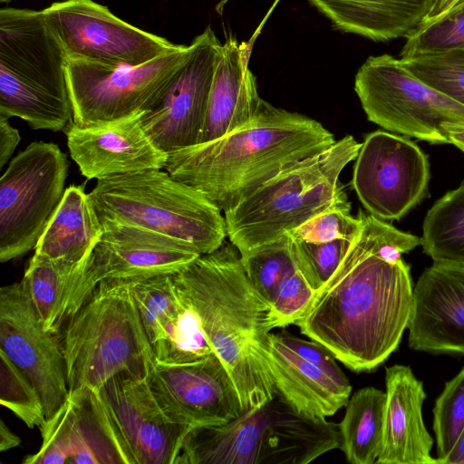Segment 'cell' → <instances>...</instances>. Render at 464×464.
Instances as JSON below:
<instances>
[{"label": "cell", "mask_w": 464, "mask_h": 464, "mask_svg": "<svg viewBox=\"0 0 464 464\" xmlns=\"http://www.w3.org/2000/svg\"><path fill=\"white\" fill-rule=\"evenodd\" d=\"M20 140L18 130L10 124L7 117L0 114V169L10 160Z\"/></svg>", "instance_id": "ab89813d"}, {"label": "cell", "mask_w": 464, "mask_h": 464, "mask_svg": "<svg viewBox=\"0 0 464 464\" xmlns=\"http://www.w3.org/2000/svg\"><path fill=\"white\" fill-rule=\"evenodd\" d=\"M334 142L333 133L317 121L265 101L243 126L169 153L164 169L224 212L278 173Z\"/></svg>", "instance_id": "7a4b0ae2"}, {"label": "cell", "mask_w": 464, "mask_h": 464, "mask_svg": "<svg viewBox=\"0 0 464 464\" xmlns=\"http://www.w3.org/2000/svg\"><path fill=\"white\" fill-rule=\"evenodd\" d=\"M96 392L130 464H175L192 428L162 410L149 376L120 373Z\"/></svg>", "instance_id": "9a60e30c"}, {"label": "cell", "mask_w": 464, "mask_h": 464, "mask_svg": "<svg viewBox=\"0 0 464 464\" xmlns=\"http://www.w3.org/2000/svg\"><path fill=\"white\" fill-rule=\"evenodd\" d=\"M89 194L101 222L128 224L162 234L200 255L218 248L227 237L221 210L165 169L100 179Z\"/></svg>", "instance_id": "ba28073f"}, {"label": "cell", "mask_w": 464, "mask_h": 464, "mask_svg": "<svg viewBox=\"0 0 464 464\" xmlns=\"http://www.w3.org/2000/svg\"><path fill=\"white\" fill-rule=\"evenodd\" d=\"M444 464H464V430Z\"/></svg>", "instance_id": "ee69618b"}, {"label": "cell", "mask_w": 464, "mask_h": 464, "mask_svg": "<svg viewBox=\"0 0 464 464\" xmlns=\"http://www.w3.org/2000/svg\"><path fill=\"white\" fill-rule=\"evenodd\" d=\"M430 168L414 142L384 130L369 133L355 159L353 188L372 216L400 219L426 196Z\"/></svg>", "instance_id": "4fadbf2b"}, {"label": "cell", "mask_w": 464, "mask_h": 464, "mask_svg": "<svg viewBox=\"0 0 464 464\" xmlns=\"http://www.w3.org/2000/svg\"><path fill=\"white\" fill-rule=\"evenodd\" d=\"M362 219L351 214V203L343 200L286 233L291 238L307 242H328L339 238L353 240L361 231Z\"/></svg>", "instance_id": "74e56055"}, {"label": "cell", "mask_w": 464, "mask_h": 464, "mask_svg": "<svg viewBox=\"0 0 464 464\" xmlns=\"http://www.w3.org/2000/svg\"><path fill=\"white\" fill-rule=\"evenodd\" d=\"M362 225L341 264L295 323L349 369L370 372L398 348L413 304L401 256L420 238L360 210Z\"/></svg>", "instance_id": "6da1fadb"}, {"label": "cell", "mask_w": 464, "mask_h": 464, "mask_svg": "<svg viewBox=\"0 0 464 464\" xmlns=\"http://www.w3.org/2000/svg\"><path fill=\"white\" fill-rule=\"evenodd\" d=\"M464 0H434V5L424 20L434 19Z\"/></svg>", "instance_id": "7bdbcfd3"}, {"label": "cell", "mask_w": 464, "mask_h": 464, "mask_svg": "<svg viewBox=\"0 0 464 464\" xmlns=\"http://www.w3.org/2000/svg\"><path fill=\"white\" fill-rule=\"evenodd\" d=\"M316 292L296 270L280 286L269 304L266 324L268 332L299 321L311 306Z\"/></svg>", "instance_id": "f35d334b"}, {"label": "cell", "mask_w": 464, "mask_h": 464, "mask_svg": "<svg viewBox=\"0 0 464 464\" xmlns=\"http://www.w3.org/2000/svg\"><path fill=\"white\" fill-rule=\"evenodd\" d=\"M190 53V44H180L142 65L120 68L68 59L66 76L72 121L87 127L150 110L179 74Z\"/></svg>", "instance_id": "8fae6325"}, {"label": "cell", "mask_w": 464, "mask_h": 464, "mask_svg": "<svg viewBox=\"0 0 464 464\" xmlns=\"http://www.w3.org/2000/svg\"><path fill=\"white\" fill-rule=\"evenodd\" d=\"M362 143L346 135L301 160L224 211L227 237L239 254L274 241L348 199L339 177Z\"/></svg>", "instance_id": "8992f818"}, {"label": "cell", "mask_w": 464, "mask_h": 464, "mask_svg": "<svg viewBox=\"0 0 464 464\" xmlns=\"http://www.w3.org/2000/svg\"><path fill=\"white\" fill-rule=\"evenodd\" d=\"M437 460L444 464L464 430V368L445 383L433 408Z\"/></svg>", "instance_id": "d590c367"}, {"label": "cell", "mask_w": 464, "mask_h": 464, "mask_svg": "<svg viewBox=\"0 0 464 464\" xmlns=\"http://www.w3.org/2000/svg\"><path fill=\"white\" fill-rule=\"evenodd\" d=\"M0 402L28 428L46 420L41 395L31 380L0 351Z\"/></svg>", "instance_id": "836d02e7"}, {"label": "cell", "mask_w": 464, "mask_h": 464, "mask_svg": "<svg viewBox=\"0 0 464 464\" xmlns=\"http://www.w3.org/2000/svg\"><path fill=\"white\" fill-rule=\"evenodd\" d=\"M190 45L191 53L185 65L140 118L149 137L167 154L200 142L222 46L209 26Z\"/></svg>", "instance_id": "2e32d148"}, {"label": "cell", "mask_w": 464, "mask_h": 464, "mask_svg": "<svg viewBox=\"0 0 464 464\" xmlns=\"http://www.w3.org/2000/svg\"><path fill=\"white\" fill-rule=\"evenodd\" d=\"M353 240L339 238L328 242H307L291 238L296 269L315 292L335 272Z\"/></svg>", "instance_id": "8d00e7d4"}, {"label": "cell", "mask_w": 464, "mask_h": 464, "mask_svg": "<svg viewBox=\"0 0 464 464\" xmlns=\"http://www.w3.org/2000/svg\"><path fill=\"white\" fill-rule=\"evenodd\" d=\"M172 278L230 373L243 411L271 401L277 391L267 361L269 304L250 284L237 247L224 242Z\"/></svg>", "instance_id": "3957f363"}, {"label": "cell", "mask_w": 464, "mask_h": 464, "mask_svg": "<svg viewBox=\"0 0 464 464\" xmlns=\"http://www.w3.org/2000/svg\"><path fill=\"white\" fill-rule=\"evenodd\" d=\"M88 260L72 264L35 253L32 256L21 282L45 330L59 333Z\"/></svg>", "instance_id": "4316f807"}, {"label": "cell", "mask_w": 464, "mask_h": 464, "mask_svg": "<svg viewBox=\"0 0 464 464\" xmlns=\"http://www.w3.org/2000/svg\"><path fill=\"white\" fill-rule=\"evenodd\" d=\"M21 439L14 434L5 423L0 421V450L6 451L19 446Z\"/></svg>", "instance_id": "60d3db41"}, {"label": "cell", "mask_w": 464, "mask_h": 464, "mask_svg": "<svg viewBox=\"0 0 464 464\" xmlns=\"http://www.w3.org/2000/svg\"><path fill=\"white\" fill-rule=\"evenodd\" d=\"M102 224V236L72 294L67 319L102 280L172 276L200 255L178 240L145 228L111 221Z\"/></svg>", "instance_id": "5bb4252c"}, {"label": "cell", "mask_w": 464, "mask_h": 464, "mask_svg": "<svg viewBox=\"0 0 464 464\" xmlns=\"http://www.w3.org/2000/svg\"><path fill=\"white\" fill-rule=\"evenodd\" d=\"M340 31L376 42L409 37L434 0H306Z\"/></svg>", "instance_id": "d4e9b609"}, {"label": "cell", "mask_w": 464, "mask_h": 464, "mask_svg": "<svg viewBox=\"0 0 464 464\" xmlns=\"http://www.w3.org/2000/svg\"><path fill=\"white\" fill-rule=\"evenodd\" d=\"M69 162L54 143L34 141L0 179V261L34 249L65 191Z\"/></svg>", "instance_id": "30bf717a"}, {"label": "cell", "mask_w": 464, "mask_h": 464, "mask_svg": "<svg viewBox=\"0 0 464 464\" xmlns=\"http://www.w3.org/2000/svg\"><path fill=\"white\" fill-rule=\"evenodd\" d=\"M420 81L464 105V48L401 57Z\"/></svg>", "instance_id": "1f68e13d"}, {"label": "cell", "mask_w": 464, "mask_h": 464, "mask_svg": "<svg viewBox=\"0 0 464 464\" xmlns=\"http://www.w3.org/2000/svg\"><path fill=\"white\" fill-rule=\"evenodd\" d=\"M63 47L42 11L0 10V114L34 130H63L72 121Z\"/></svg>", "instance_id": "52a82bcc"}, {"label": "cell", "mask_w": 464, "mask_h": 464, "mask_svg": "<svg viewBox=\"0 0 464 464\" xmlns=\"http://www.w3.org/2000/svg\"><path fill=\"white\" fill-rule=\"evenodd\" d=\"M1 2H9L11 0H0Z\"/></svg>", "instance_id": "f6af8a7d"}, {"label": "cell", "mask_w": 464, "mask_h": 464, "mask_svg": "<svg viewBox=\"0 0 464 464\" xmlns=\"http://www.w3.org/2000/svg\"><path fill=\"white\" fill-rule=\"evenodd\" d=\"M386 393L374 387L358 390L346 403L338 424L341 448L353 464H373L380 455Z\"/></svg>", "instance_id": "83f0119b"}, {"label": "cell", "mask_w": 464, "mask_h": 464, "mask_svg": "<svg viewBox=\"0 0 464 464\" xmlns=\"http://www.w3.org/2000/svg\"><path fill=\"white\" fill-rule=\"evenodd\" d=\"M354 91L368 120L387 130L450 143L443 123L464 125V105L412 75L389 54L370 56L359 68Z\"/></svg>", "instance_id": "9c48e42d"}, {"label": "cell", "mask_w": 464, "mask_h": 464, "mask_svg": "<svg viewBox=\"0 0 464 464\" xmlns=\"http://www.w3.org/2000/svg\"><path fill=\"white\" fill-rule=\"evenodd\" d=\"M133 297L151 348L164 339L184 300L171 275L135 280Z\"/></svg>", "instance_id": "f546056e"}, {"label": "cell", "mask_w": 464, "mask_h": 464, "mask_svg": "<svg viewBox=\"0 0 464 464\" xmlns=\"http://www.w3.org/2000/svg\"><path fill=\"white\" fill-rule=\"evenodd\" d=\"M103 233V227L84 186H70L49 219L34 253L51 259L79 264L87 261Z\"/></svg>", "instance_id": "484cf974"}, {"label": "cell", "mask_w": 464, "mask_h": 464, "mask_svg": "<svg viewBox=\"0 0 464 464\" xmlns=\"http://www.w3.org/2000/svg\"><path fill=\"white\" fill-rule=\"evenodd\" d=\"M442 127L447 133L450 142L464 152V125L443 123Z\"/></svg>", "instance_id": "b9f144b4"}, {"label": "cell", "mask_w": 464, "mask_h": 464, "mask_svg": "<svg viewBox=\"0 0 464 464\" xmlns=\"http://www.w3.org/2000/svg\"><path fill=\"white\" fill-rule=\"evenodd\" d=\"M142 113L82 127L72 121L63 130L72 160L82 176L100 179L147 169H164L168 154L145 131Z\"/></svg>", "instance_id": "ffe728a7"}, {"label": "cell", "mask_w": 464, "mask_h": 464, "mask_svg": "<svg viewBox=\"0 0 464 464\" xmlns=\"http://www.w3.org/2000/svg\"><path fill=\"white\" fill-rule=\"evenodd\" d=\"M0 351L31 380L51 417L69 395L62 342L44 329L21 281L0 290Z\"/></svg>", "instance_id": "e0dca14e"}, {"label": "cell", "mask_w": 464, "mask_h": 464, "mask_svg": "<svg viewBox=\"0 0 464 464\" xmlns=\"http://www.w3.org/2000/svg\"><path fill=\"white\" fill-rule=\"evenodd\" d=\"M414 351L464 355V266L433 262L413 286L408 325Z\"/></svg>", "instance_id": "44dd1931"}, {"label": "cell", "mask_w": 464, "mask_h": 464, "mask_svg": "<svg viewBox=\"0 0 464 464\" xmlns=\"http://www.w3.org/2000/svg\"><path fill=\"white\" fill-rule=\"evenodd\" d=\"M267 361L277 392L299 414L326 419L350 399L352 386L341 368L300 355L282 334H269Z\"/></svg>", "instance_id": "7402d4cb"}, {"label": "cell", "mask_w": 464, "mask_h": 464, "mask_svg": "<svg viewBox=\"0 0 464 464\" xmlns=\"http://www.w3.org/2000/svg\"><path fill=\"white\" fill-rule=\"evenodd\" d=\"M420 245L433 262L464 266V181L427 212Z\"/></svg>", "instance_id": "f1b7e54d"}, {"label": "cell", "mask_w": 464, "mask_h": 464, "mask_svg": "<svg viewBox=\"0 0 464 464\" xmlns=\"http://www.w3.org/2000/svg\"><path fill=\"white\" fill-rule=\"evenodd\" d=\"M182 298L184 305L169 325L164 339L152 347L155 361L170 364L185 363L214 353L206 340L198 314Z\"/></svg>", "instance_id": "d6a6232c"}, {"label": "cell", "mask_w": 464, "mask_h": 464, "mask_svg": "<svg viewBox=\"0 0 464 464\" xmlns=\"http://www.w3.org/2000/svg\"><path fill=\"white\" fill-rule=\"evenodd\" d=\"M42 12L68 59L135 67L180 46L121 20L92 0L56 2Z\"/></svg>", "instance_id": "7c38bea8"}, {"label": "cell", "mask_w": 464, "mask_h": 464, "mask_svg": "<svg viewBox=\"0 0 464 464\" xmlns=\"http://www.w3.org/2000/svg\"><path fill=\"white\" fill-rule=\"evenodd\" d=\"M464 48V1L441 15L424 20L407 37L401 57Z\"/></svg>", "instance_id": "e575fe53"}, {"label": "cell", "mask_w": 464, "mask_h": 464, "mask_svg": "<svg viewBox=\"0 0 464 464\" xmlns=\"http://www.w3.org/2000/svg\"><path fill=\"white\" fill-rule=\"evenodd\" d=\"M337 448L338 424L299 414L277 392L227 423L192 428L175 464H308Z\"/></svg>", "instance_id": "5b68a950"}, {"label": "cell", "mask_w": 464, "mask_h": 464, "mask_svg": "<svg viewBox=\"0 0 464 464\" xmlns=\"http://www.w3.org/2000/svg\"><path fill=\"white\" fill-rule=\"evenodd\" d=\"M39 430L41 446L24 464H130L94 391L70 393Z\"/></svg>", "instance_id": "d6986e66"}, {"label": "cell", "mask_w": 464, "mask_h": 464, "mask_svg": "<svg viewBox=\"0 0 464 464\" xmlns=\"http://www.w3.org/2000/svg\"><path fill=\"white\" fill-rule=\"evenodd\" d=\"M149 382L162 410L190 428L224 424L244 412L231 375L215 353L185 363L154 360Z\"/></svg>", "instance_id": "ac0fdd59"}, {"label": "cell", "mask_w": 464, "mask_h": 464, "mask_svg": "<svg viewBox=\"0 0 464 464\" xmlns=\"http://www.w3.org/2000/svg\"><path fill=\"white\" fill-rule=\"evenodd\" d=\"M250 44L229 37L222 44L209 93L200 142L218 139L250 121L264 100L248 68Z\"/></svg>", "instance_id": "cb8c5ba5"}, {"label": "cell", "mask_w": 464, "mask_h": 464, "mask_svg": "<svg viewBox=\"0 0 464 464\" xmlns=\"http://www.w3.org/2000/svg\"><path fill=\"white\" fill-rule=\"evenodd\" d=\"M240 259L253 288L268 304L297 270L287 234L240 254Z\"/></svg>", "instance_id": "4dcf8cb0"}, {"label": "cell", "mask_w": 464, "mask_h": 464, "mask_svg": "<svg viewBox=\"0 0 464 464\" xmlns=\"http://www.w3.org/2000/svg\"><path fill=\"white\" fill-rule=\"evenodd\" d=\"M386 400L379 464H439L430 452L433 439L422 418L423 383L411 367L395 364L385 371Z\"/></svg>", "instance_id": "603a6c76"}, {"label": "cell", "mask_w": 464, "mask_h": 464, "mask_svg": "<svg viewBox=\"0 0 464 464\" xmlns=\"http://www.w3.org/2000/svg\"><path fill=\"white\" fill-rule=\"evenodd\" d=\"M135 279L101 281L61 338L70 393L97 392L120 373L149 376L153 352L133 297Z\"/></svg>", "instance_id": "277c9868"}]
</instances>
